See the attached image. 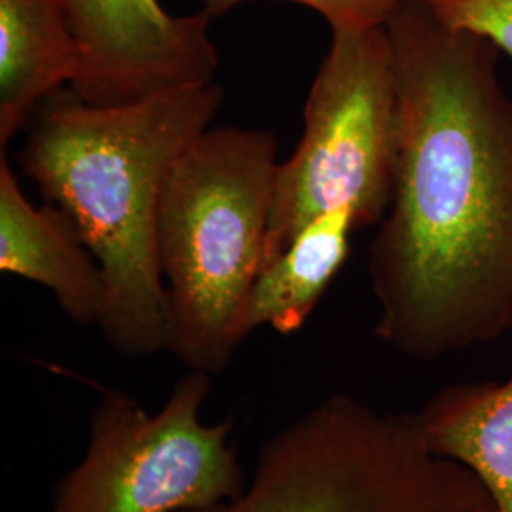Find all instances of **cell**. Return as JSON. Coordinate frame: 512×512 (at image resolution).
I'll return each instance as SVG.
<instances>
[{"instance_id":"6da1fadb","label":"cell","mask_w":512,"mask_h":512,"mask_svg":"<svg viewBox=\"0 0 512 512\" xmlns=\"http://www.w3.org/2000/svg\"><path fill=\"white\" fill-rule=\"evenodd\" d=\"M399 82L391 205L368 249L376 336L435 363L512 334V93L499 50L423 0L387 19Z\"/></svg>"},{"instance_id":"7a4b0ae2","label":"cell","mask_w":512,"mask_h":512,"mask_svg":"<svg viewBox=\"0 0 512 512\" xmlns=\"http://www.w3.org/2000/svg\"><path fill=\"white\" fill-rule=\"evenodd\" d=\"M222 103L217 82L110 107L69 88L42 101L25 128L21 173L67 213L99 262L109 291L99 329L124 357L167 351L160 198L171 167Z\"/></svg>"},{"instance_id":"3957f363","label":"cell","mask_w":512,"mask_h":512,"mask_svg":"<svg viewBox=\"0 0 512 512\" xmlns=\"http://www.w3.org/2000/svg\"><path fill=\"white\" fill-rule=\"evenodd\" d=\"M277 167L274 133L222 126L200 133L167 175L156 222L167 351L188 370L219 374L243 342L239 321L264 264Z\"/></svg>"},{"instance_id":"277c9868","label":"cell","mask_w":512,"mask_h":512,"mask_svg":"<svg viewBox=\"0 0 512 512\" xmlns=\"http://www.w3.org/2000/svg\"><path fill=\"white\" fill-rule=\"evenodd\" d=\"M399 152V82L384 27L332 33L311 82L304 133L279 162L264 266L323 213L349 207L378 226L391 205Z\"/></svg>"},{"instance_id":"5b68a950","label":"cell","mask_w":512,"mask_h":512,"mask_svg":"<svg viewBox=\"0 0 512 512\" xmlns=\"http://www.w3.org/2000/svg\"><path fill=\"white\" fill-rule=\"evenodd\" d=\"M179 512H492L475 486L404 431L321 403L266 440L245 492Z\"/></svg>"},{"instance_id":"8992f818","label":"cell","mask_w":512,"mask_h":512,"mask_svg":"<svg viewBox=\"0 0 512 512\" xmlns=\"http://www.w3.org/2000/svg\"><path fill=\"white\" fill-rule=\"evenodd\" d=\"M93 385L86 454L55 484L48 512H179L245 492L234 421H202L211 374L188 370L156 414L122 389Z\"/></svg>"},{"instance_id":"52a82bcc","label":"cell","mask_w":512,"mask_h":512,"mask_svg":"<svg viewBox=\"0 0 512 512\" xmlns=\"http://www.w3.org/2000/svg\"><path fill=\"white\" fill-rule=\"evenodd\" d=\"M80 71L71 86L99 107L215 82L211 16H171L158 0H65Z\"/></svg>"},{"instance_id":"ba28073f","label":"cell","mask_w":512,"mask_h":512,"mask_svg":"<svg viewBox=\"0 0 512 512\" xmlns=\"http://www.w3.org/2000/svg\"><path fill=\"white\" fill-rule=\"evenodd\" d=\"M0 272L38 283L78 325L101 323L107 281L73 220L46 202L37 207L0 154Z\"/></svg>"},{"instance_id":"9c48e42d","label":"cell","mask_w":512,"mask_h":512,"mask_svg":"<svg viewBox=\"0 0 512 512\" xmlns=\"http://www.w3.org/2000/svg\"><path fill=\"white\" fill-rule=\"evenodd\" d=\"M414 420L433 456L475 476L494 512H512V374L503 382L444 385Z\"/></svg>"},{"instance_id":"30bf717a","label":"cell","mask_w":512,"mask_h":512,"mask_svg":"<svg viewBox=\"0 0 512 512\" xmlns=\"http://www.w3.org/2000/svg\"><path fill=\"white\" fill-rule=\"evenodd\" d=\"M78 71L65 0H0V154Z\"/></svg>"},{"instance_id":"8fae6325","label":"cell","mask_w":512,"mask_h":512,"mask_svg":"<svg viewBox=\"0 0 512 512\" xmlns=\"http://www.w3.org/2000/svg\"><path fill=\"white\" fill-rule=\"evenodd\" d=\"M359 230L349 207H336L308 222L289 247L260 270L239 321L245 340L260 327L279 334L302 329L349 255Z\"/></svg>"},{"instance_id":"7c38bea8","label":"cell","mask_w":512,"mask_h":512,"mask_svg":"<svg viewBox=\"0 0 512 512\" xmlns=\"http://www.w3.org/2000/svg\"><path fill=\"white\" fill-rule=\"evenodd\" d=\"M454 31L486 38L512 57V0H423Z\"/></svg>"},{"instance_id":"4fadbf2b","label":"cell","mask_w":512,"mask_h":512,"mask_svg":"<svg viewBox=\"0 0 512 512\" xmlns=\"http://www.w3.org/2000/svg\"><path fill=\"white\" fill-rule=\"evenodd\" d=\"M203 4V12L211 18L226 14L247 0H198ZM308 6L327 19L336 31H365L372 27H384L387 19L399 8L403 0H291Z\"/></svg>"}]
</instances>
